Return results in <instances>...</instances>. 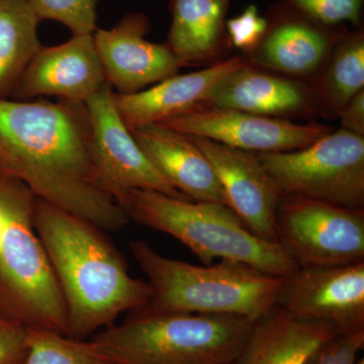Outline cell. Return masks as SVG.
Returning <instances> with one entry per match:
<instances>
[{"instance_id": "21", "label": "cell", "mask_w": 364, "mask_h": 364, "mask_svg": "<svg viewBox=\"0 0 364 364\" xmlns=\"http://www.w3.org/2000/svg\"><path fill=\"white\" fill-rule=\"evenodd\" d=\"M40 18L26 0H0V98H9L42 48Z\"/></svg>"}, {"instance_id": "19", "label": "cell", "mask_w": 364, "mask_h": 364, "mask_svg": "<svg viewBox=\"0 0 364 364\" xmlns=\"http://www.w3.org/2000/svg\"><path fill=\"white\" fill-rule=\"evenodd\" d=\"M336 335L330 326L298 320L277 306L256 321L235 364H305L320 345Z\"/></svg>"}, {"instance_id": "18", "label": "cell", "mask_w": 364, "mask_h": 364, "mask_svg": "<svg viewBox=\"0 0 364 364\" xmlns=\"http://www.w3.org/2000/svg\"><path fill=\"white\" fill-rule=\"evenodd\" d=\"M130 132L154 166L189 200L230 208L212 164L188 136L161 124H145Z\"/></svg>"}, {"instance_id": "6", "label": "cell", "mask_w": 364, "mask_h": 364, "mask_svg": "<svg viewBox=\"0 0 364 364\" xmlns=\"http://www.w3.org/2000/svg\"><path fill=\"white\" fill-rule=\"evenodd\" d=\"M36 198L20 179L0 173V309L26 327L68 336L65 301L33 225Z\"/></svg>"}, {"instance_id": "3", "label": "cell", "mask_w": 364, "mask_h": 364, "mask_svg": "<svg viewBox=\"0 0 364 364\" xmlns=\"http://www.w3.org/2000/svg\"><path fill=\"white\" fill-rule=\"evenodd\" d=\"M130 250L150 287V299L144 308L157 312L257 321L277 306L286 279L237 261L200 267L171 259L143 240L131 241Z\"/></svg>"}, {"instance_id": "11", "label": "cell", "mask_w": 364, "mask_h": 364, "mask_svg": "<svg viewBox=\"0 0 364 364\" xmlns=\"http://www.w3.org/2000/svg\"><path fill=\"white\" fill-rule=\"evenodd\" d=\"M158 124L183 135L208 139L253 153L304 149L333 131L332 127L317 122L298 124L282 117L215 107H200Z\"/></svg>"}, {"instance_id": "26", "label": "cell", "mask_w": 364, "mask_h": 364, "mask_svg": "<svg viewBox=\"0 0 364 364\" xmlns=\"http://www.w3.org/2000/svg\"><path fill=\"white\" fill-rule=\"evenodd\" d=\"M267 20L258 14L257 7L249 6L236 18L226 21V33L230 46L249 54L259 45L267 30Z\"/></svg>"}, {"instance_id": "4", "label": "cell", "mask_w": 364, "mask_h": 364, "mask_svg": "<svg viewBox=\"0 0 364 364\" xmlns=\"http://www.w3.org/2000/svg\"><path fill=\"white\" fill-rule=\"evenodd\" d=\"M255 322L238 316L141 308L90 340L114 364H231Z\"/></svg>"}, {"instance_id": "15", "label": "cell", "mask_w": 364, "mask_h": 364, "mask_svg": "<svg viewBox=\"0 0 364 364\" xmlns=\"http://www.w3.org/2000/svg\"><path fill=\"white\" fill-rule=\"evenodd\" d=\"M202 107L235 109L289 119L320 116L313 82L249 63L223 79Z\"/></svg>"}, {"instance_id": "9", "label": "cell", "mask_w": 364, "mask_h": 364, "mask_svg": "<svg viewBox=\"0 0 364 364\" xmlns=\"http://www.w3.org/2000/svg\"><path fill=\"white\" fill-rule=\"evenodd\" d=\"M85 105L98 181L114 200L132 189L159 191L178 200H191L170 183L136 144L117 112L114 91L109 83Z\"/></svg>"}, {"instance_id": "30", "label": "cell", "mask_w": 364, "mask_h": 364, "mask_svg": "<svg viewBox=\"0 0 364 364\" xmlns=\"http://www.w3.org/2000/svg\"><path fill=\"white\" fill-rule=\"evenodd\" d=\"M0 173L11 176V165H9V161L6 154L1 150H0Z\"/></svg>"}, {"instance_id": "13", "label": "cell", "mask_w": 364, "mask_h": 364, "mask_svg": "<svg viewBox=\"0 0 364 364\" xmlns=\"http://www.w3.org/2000/svg\"><path fill=\"white\" fill-rule=\"evenodd\" d=\"M107 82L93 33L73 35L53 47L41 48L14 88L16 100L55 97L85 104Z\"/></svg>"}, {"instance_id": "7", "label": "cell", "mask_w": 364, "mask_h": 364, "mask_svg": "<svg viewBox=\"0 0 364 364\" xmlns=\"http://www.w3.org/2000/svg\"><path fill=\"white\" fill-rule=\"evenodd\" d=\"M280 195L364 208V136L341 128L291 152L256 153Z\"/></svg>"}, {"instance_id": "27", "label": "cell", "mask_w": 364, "mask_h": 364, "mask_svg": "<svg viewBox=\"0 0 364 364\" xmlns=\"http://www.w3.org/2000/svg\"><path fill=\"white\" fill-rule=\"evenodd\" d=\"M364 347V330L336 335L309 356L305 364H355Z\"/></svg>"}, {"instance_id": "29", "label": "cell", "mask_w": 364, "mask_h": 364, "mask_svg": "<svg viewBox=\"0 0 364 364\" xmlns=\"http://www.w3.org/2000/svg\"><path fill=\"white\" fill-rule=\"evenodd\" d=\"M337 117L345 130L364 136V90L345 105Z\"/></svg>"}, {"instance_id": "24", "label": "cell", "mask_w": 364, "mask_h": 364, "mask_svg": "<svg viewBox=\"0 0 364 364\" xmlns=\"http://www.w3.org/2000/svg\"><path fill=\"white\" fill-rule=\"evenodd\" d=\"M40 21H59L73 35H88L97 30L100 0H26Z\"/></svg>"}, {"instance_id": "23", "label": "cell", "mask_w": 364, "mask_h": 364, "mask_svg": "<svg viewBox=\"0 0 364 364\" xmlns=\"http://www.w3.org/2000/svg\"><path fill=\"white\" fill-rule=\"evenodd\" d=\"M28 352L21 364H114L91 340L26 327Z\"/></svg>"}, {"instance_id": "2", "label": "cell", "mask_w": 364, "mask_h": 364, "mask_svg": "<svg viewBox=\"0 0 364 364\" xmlns=\"http://www.w3.org/2000/svg\"><path fill=\"white\" fill-rule=\"evenodd\" d=\"M33 225L65 301L68 336L85 340L144 308L151 291L95 224L36 198Z\"/></svg>"}, {"instance_id": "20", "label": "cell", "mask_w": 364, "mask_h": 364, "mask_svg": "<svg viewBox=\"0 0 364 364\" xmlns=\"http://www.w3.org/2000/svg\"><path fill=\"white\" fill-rule=\"evenodd\" d=\"M230 0H170L172 21L165 44L183 66L215 61L229 44Z\"/></svg>"}, {"instance_id": "17", "label": "cell", "mask_w": 364, "mask_h": 364, "mask_svg": "<svg viewBox=\"0 0 364 364\" xmlns=\"http://www.w3.org/2000/svg\"><path fill=\"white\" fill-rule=\"evenodd\" d=\"M247 63L243 55H237L203 70L170 76L148 90L132 95L114 92L117 112L127 128L133 130L196 111L223 79Z\"/></svg>"}, {"instance_id": "32", "label": "cell", "mask_w": 364, "mask_h": 364, "mask_svg": "<svg viewBox=\"0 0 364 364\" xmlns=\"http://www.w3.org/2000/svg\"><path fill=\"white\" fill-rule=\"evenodd\" d=\"M355 364H364V359L363 358H358V360L356 361Z\"/></svg>"}, {"instance_id": "16", "label": "cell", "mask_w": 364, "mask_h": 364, "mask_svg": "<svg viewBox=\"0 0 364 364\" xmlns=\"http://www.w3.org/2000/svg\"><path fill=\"white\" fill-rule=\"evenodd\" d=\"M259 45L245 55L251 65L313 82L323 70L342 33L289 9L267 21Z\"/></svg>"}, {"instance_id": "31", "label": "cell", "mask_w": 364, "mask_h": 364, "mask_svg": "<svg viewBox=\"0 0 364 364\" xmlns=\"http://www.w3.org/2000/svg\"><path fill=\"white\" fill-rule=\"evenodd\" d=\"M4 222L2 219L1 215H0V241H1L2 235H4Z\"/></svg>"}, {"instance_id": "33", "label": "cell", "mask_w": 364, "mask_h": 364, "mask_svg": "<svg viewBox=\"0 0 364 364\" xmlns=\"http://www.w3.org/2000/svg\"><path fill=\"white\" fill-rule=\"evenodd\" d=\"M231 364H235V363H231Z\"/></svg>"}, {"instance_id": "28", "label": "cell", "mask_w": 364, "mask_h": 364, "mask_svg": "<svg viewBox=\"0 0 364 364\" xmlns=\"http://www.w3.org/2000/svg\"><path fill=\"white\" fill-rule=\"evenodd\" d=\"M28 352L25 325L0 309V364H21Z\"/></svg>"}, {"instance_id": "1", "label": "cell", "mask_w": 364, "mask_h": 364, "mask_svg": "<svg viewBox=\"0 0 364 364\" xmlns=\"http://www.w3.org/2000/svg\"><path fill=\"white\" fill-rule=\"evenodd\" d=\"M0 150L11 176L41 200L104 231H119L130 223L98 181L85 104L0 98Z\"/></svg>"}, {"instance_id": "25", "label": "cell", "mask_w": 364, "mask_h": 364, "mask_svg": "<svg viewBox=\"0 0 364 364\" xmlns=\"http://www.w3.org/2000/svg\"><path fill=\"white\" fill-rule=\"evenodd\" d=\"M287 7L320 25L336 28L349 21L358 25L363 0H286Z\"/></svg>"}, {"instance_id": "14", "label": "cell", "mask_w": 364, "mask_h": 364, "mask_svg": "<svg viewBox=\"0 0 364 364\" xmlns=\"http://www.w3.org/2000/svg\"><path fill=\"white\" fill-rule=\"evenodd\" d=\"M189 139L212 164L225 189L230 208L254 235L277 243V210L282 195L256 153L205 138Z\"/></svg>"}, {"instance_id": "22", "label": "cell", "mask_w": 364, "mask_h": 364, "mask_svg": "<svg viewBox=\"0 0 364 364\" xmlns=\"http://www.w3.org/2000/svg\"><path fill=\"white\" fill-rule=\"evenodd\" d=\"M313 85L320 116L326 117H338L345 105L364 90L363 31L342 33Z\"/></svg>"}, {"instance_id": "12", "label": "cell", "mask_w": 364, "mask_h": 364, "mask_svg": "<svg viewBox=\"0 0 364 364\" xmlns=\"http://www.w3.org/2000/svg\"><path fill=\"white\" fill-rule=\"evenodd\" d=\"M150 21L143 14H129L114 28H97L95 49L105 80L119 95H132L176 75L183 64L165 44L146 40Z\"/></svg>"}, {"instance_id": "5", "label": "cell", "mask_w": 364, "mask_h": 364, "mask_svg": "<svg viewBox=\"0 0 364 364\" xmlns=\"http://www.w3.org/2000/svg\"><path fill=\"white\" fill-rule=\"evenodd\" d=\"M116 202L130 221L181 241L203 265L213 264L214 259L237 261L280 277L299 269L279 243L254 235L222 203L178 200L144 189L127 191Z\"/></svg>"}, {"instance_id": "10", "label": "cell", "mask_w": 364, "mask_h": 364, "mask_svg": "<svg viewBox=\"0 0 364 364\" xmlns=\"http://www.w3.org/2000/svg\"><path fill=\"white\" fill-rule=\"evenodd\" d=\"M277 306L338 335L364 330V261L338 267H299L284 279Z\"/></svg>"}, {"instance_id": "8", "label": "cell", "mask_w": 364, "mask_h": 364, "mask_svg": "<svg viewBox=\"0 0 364 364\" xmlns=\"http://www.w3.org/2000/svg\"><path fill=\"white\" fill-rule=\"evenodd\" d=\"M277 239L299 267L364 261V208L280 196Z\"/></svg>"}]
</instances>
